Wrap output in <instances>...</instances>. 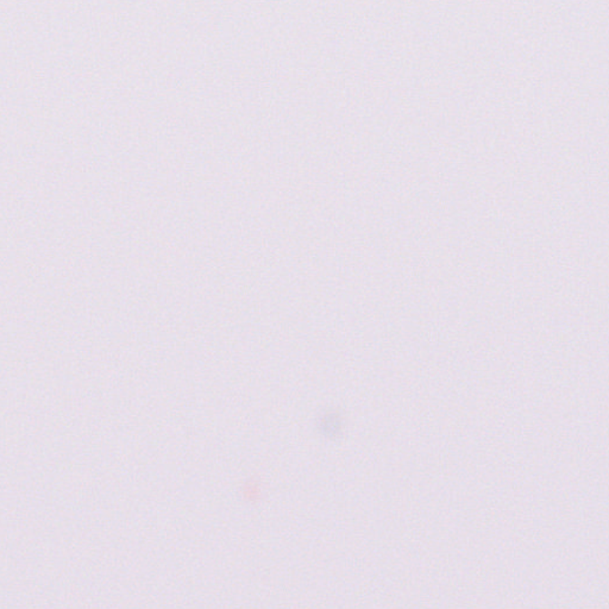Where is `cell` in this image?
<instances>
[{"label": "cell", "mask_w": 609, "mask_h": 609, "mask_svg": "<svg viewBox=\"0 0 609 609\" xmlns=\"http://www.w3.org/2000/svg\"><path fill=\"white\" fill-rule=\"evenodd\" d=\"M319 428L325 436H337L342 431V419L338 414H326L319 421Z\"/></svg>", "instance_id": "cell-1"}]
</instances>
